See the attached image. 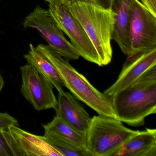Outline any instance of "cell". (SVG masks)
I'll use <instances>...</instances> for the list:
<instances>
[{
  "instance_id": "obj_19",
  "label": "cell",
  "mask_w": 156,
  "mask_h": 156,
  "mask_svg": "<svg viewBox=\"0 0 156 156\" xmlns=\"http://www.w3.org/2000/svg\"><path fill=\"white\" fill-rule=\"evenodd\" d=\"M0 130V156H13Z\"/></svg>"
},
{
  "instance_id": "obj_24",
  "label": "cell",
  "mask_w": 156,
  "mask_h": 156,
  "mask_svg": "<svg viewBox=\"0 0 156 156\" xmlns=\"http://www.w3.org/2000/svg\"><path fill=\"white\" fill-rule=\"evenodd\" d=\"M44 1L45 2H49L50 0H44Z\"/></svg>"
},
{
  "instance_id": "obj_8",
  "label": "cell",
  "mask_w": 156,
  "mask_h": 156,
  "mask_svg": "<svg viewBox=\"0 0 156 156\" xmlns=\"http://www.w3.org/2000/svg\"><path fill=\"white\" fill-rule=\"evenodd\" d=\"M129 37L131 56L156 48V17L138 0H135L130 12Z\"/></svg>"
},
{
  "instance_id": "obj_2",
  "label": "cell",
  "mask_w": 156,
  "mask_h": 156,
  "mask_svg": "<svg viewBox=\"0 0 156 156\" xmlns=\"http://www.w3.org/2000/svg\"><path fill=\"white\" fill-rule=\"evenodd\" d=\"M71 11L94 46L100 66L108 65L113 56L111 44L114 13L90 2L69 3Z\"/></svg>"
},
{
  "instance_id": "obj_15",
  "label": "cell",
  "mask_w": 156,
  "mask_h": 156,
  "mask_svg": "<svg viewBox=\"0 0 156 156\" xmlns=\"http://www.w3.org/2000/svg\"><path fill=\"white\" fill-rule=\"evenodd\" d=\"M42 126L44 128L53 131L79 148L87 151L86 147L85 136L77 132L60 118L55 116L50 123Z\"/></svg>"
},
{
  "instance_id": "obj_12",
  "label": "cell",
  "mask_w": 156,
  "mask_h": 156,
  "mask_svg": "<svg viewBox=\"0 0 156 156\" xmlns=\"http://www.w3.org/2000/svg\"><path fill=\"white\" fill-rule=\"evenodd\" d=\"M134 1L114 0L112 8L114 17L111 39L118 44L122 52L127 56L130 52L129 22L131 7Z\"/></svg>"
},
{
  "instance_id": "obj_23",
  "label": "cell",
  "mask_w": 156,
  "mask_h": 156,
  "mask_svg": "<svg viewBox=\"0 0 156 156\" xmlns=\"http://www.w3.org/2000/svg\"><path fill=\"white\" fill-rule=\"evenodd\" d=\"M62 1L68 3H72V2H74L76 1H87L91 2L90 0H62Z\"/></svg>"
},
{
  "instance_id": "obj_13",
  "label": "cell",
  "mask_w": 156,
  "mask_h": 156,
  "mask_svg": "<svg viewBox=\"0 0 156 156\" xmlns=\"http://www.w3.org/2000/svg\"><path fill=\"white\" fill-rule=\"evenodd\" d=\"M156 156V129L147 128L127 140L115 156Z\"/></svg>"
},
{
  "instance_id": "obj_7",
  "label": "cell",
  "mask_w": 156,
  "mask_h": 156,
  "mask_svg": "<svg viewBox=\"0 0 156 156\" xmlns=\"http://www.w3.org/2000/svg\"><path fill=\"white\" fill-rule=\"evenodd\" d=\"M22 94L35 110H45L57 106L53 85L34 66L27 63L20 67Z\"/></svg>"
},
{
  "instance_id": "obj_11",
  "label": "cell",
  "mask_w": 156,
  "mask_h": 156,
  "mask_svg": "<svg viewBox=\"0 0 156 156\" xmlns=\"http://www.w3.org/2000/svg\"><path fill=\"white\" fill-rule=\"evenodd\" d=\"M58 93L56 116L86 137L92 118L73 95L64 91Z\"/></svg>"
},
{
  "instance_id": "obj_14",
  "label": "cell",
  "mask_w": 156,
  "mask_h": 156,
  "mask_svg": "<svg viewBox=\"0 0 156 156\" xmlns=\"http://www.w3.org/2000/svg\"><path fill=\"white\" fill-rule=\"evenodd\" d=\"M30 50L24 57L27 62L34 66L39 72L46 77L56 88L58 93L63 91L64 83L58 71L50 60L32 44Z\"/></svg>"
},
{
  "instance_id": "obj_21",
  "label": "cell",
  "mask_w": 156,
  "mask_h": 156,
  "mask_svg": "<svg viewBox=\"0 0 156 156\" xmlns=\"http://www.w3.org/2000/svg\"><path fill=\"white\" fill-rule=\"evenodd\" d=\"M92 3L107 10L112 11L114 0H90Z\"/></svg>"
},
{
  "instance_id": "obj_6",
  "label": "cell",
  "mask_w": 156,
  "mask_h": 156,
  "mask_svg": "<svg viewBox=\"0 0 156 156\" xmlns=\"http://www.w3.org/2000/svg\"><path fill=\"white\" fill-rule=\"evenodd\" d=\"M23 26L25 29L37 30L48 45L67 61L76 60L80 57L71 43L66 40L49 10L36 6L25 18Z\"/></svg>"
},
{
  "instance_id": "obj_3",
  "label": "cell",
  "mask_w": 156,
  "mask_h": 156,
  "mask_svg": "<svg viewBox=\"0 0 156 156\" xmlns=\"http://www.w3.org/2000/svg\"><path fill=\"white\" fill-rule=\"evenodd\" d=\"M117 119L132 126H140L145 118L156 113V83L133 84L111 97Z\"/></svg>"
},
{
  "instance_id": "obj_10",
  "label": "cell",
  "mask_w": 156,
  "mask_h": 156,
  "mask_svg": "<svg viewBox=\"0 0 156 156\" xmlns=\"http://www.w3.org/2000/svg\"><path fill=\"white\" fill-rule=\"evenodd\" d=\"M156 65V48L127 56L116 82L104 91L111 97L133 84L147 70Z\"/></svg>"
},
{
  "instance_id": "obj_22",
  "label": "cell",
  "mask_w": 156,
  "mask_h": 156,
  "mask_svg": "<svg viewBox=\"0 0 156 156\" xmlns=\"http://www.w3.org/2000/svg\"><path fill=\"white\" fill-rule=\"evenodd\" d=\"M4 82L3 80V77L0 74V92H1L4 86Z\"/></svg>"
},
{
  "instance_id": "obj_20",
  "label": "cell",
  "mask_w": 156,
  "mask_h": 156,
  "mask_svg": "<svg viewBox=\"0 0 156 156\" xmlns=\"http://www.w3.org/2000/svg\"><path fill=\"white\" fill-rule=\"evenodd\" d=\"M142 5L152 14L156 17V0H140Z\"/></svg>"
},
{
  "instance_id": "obj_16",
  "label": "cell",
  "mask_w": 156,
  "mask_h": 156,
  "mask_svg": "<svg viewBox=\"0 0 156 156\" xmlns=\"http://www.w3.org/2000/svg\"><path fill=\"white\" fill-rule=\"evenodd\" d=\"M44 130V136L62 156H90L87 151L79 148L53 131L45 128Z\"/></svg>"
},
{
  "instance_id": "obj_9",
  "label": "cell",
  "mask_w": 156,
  "mask_h": 156,
  "mask_svg": "<svg viewBox=\"0 0 156 156\" xmlns=\"http://www.w3.org/2000/svg\"><path fill=\"white\" fill-rule=\"evenodd\" d=\"M1 132L13 156H62L44 136L29 133L16 126Z\"/></svg>"
},
{
  "instance_id": "obj_1",
  "label": "cell",
  "mask_w": 156,
  "mask_h": 156,
  "mask_svg": "<svg viewBox=\"0 0 156 156\" xmlns=\"http://www.w3.org/2000/svg\"><path fill=\"white\" fill-rule=\"evenodd\" d=\"M36 48L53 64L62 76L64 87L73 95L101 115L116 119L111 97L99 92L83 75L77 72L49 45L40 44Z\"/></svg>"
},
{
  "instance_id": "obj_4",
  "label": "cell",
  "mask_w": 156,
  "mask_h": 156,
  "mask_svg": "<svg viewBox=\"0 0 156 156\" xmlns=\"http://www.w3.org/2000/svg\"><path fill=\"white\" fill-rule=\"evenodd\" d=\"M139 131L128 128L117 119L94 116L86 135V147L90 156H115Z\"/></svg>"
},
{
  "instance_id": "obj_17",
  "label": "cell",
  "mask_w": 156,
  "mask_h": 156,
  "mask_svg": "<svg viewBox=\"0 0 156 156\" xmlns=\"http://www.w3.org/2000/svg\"><path fill=\"white\" fill-rule=\"evenodd\" d=\"M156 83V65L145 71L133 84L151 85Z\"/></svg>"
},
{
  "instance_id": "obj_5",
  "label": "cell",
  "mask_w": 156,
  "mask_h": 156,
  "mask_svg": "<svg viewBox=\"0 0 156 156\" xmlns=\"http://www.w3.org/2000/svg\"><path fill=\"white\" fill-rule=\"evenodd\" d=\"M49 3L48 10L51 15L63 32L70 39L80 56L100 66L97 52L71 11L69 3L62 0H50Z\"/></svg>"
},
{
  "instance_id": "obj_18",
  "label": "cell",
  "mask_w": 156,
  "mask_h": 156,
  "mask_svg": "<svg viewBox=\"0 0 156 156\" xmlns=\"http://www.w3.org/2000/svg\"><path fill=\"white\" fill-rule=\"evenodd\" d=\"M13 126H19L16 119L8 113H0V130L7 129Z\"/></svg>"
}]
</instances>
